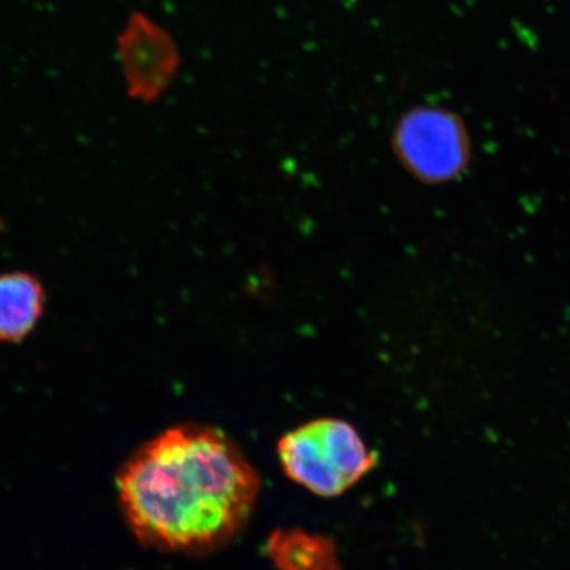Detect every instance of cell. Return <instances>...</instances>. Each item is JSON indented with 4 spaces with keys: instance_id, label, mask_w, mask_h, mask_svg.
<instances>
[{
    "instance_id": "cell-4",
    "label": "cell",
    "mask_w": 570,
    "mask_h": 570,
    "mask_svg": "<svg viewBox=\"0 0 570 570\" xmlns=\"http://www.w3.org/2000/svg\"><path fill=\"white\" fill-rule=\"evenodd\" d=\"M117 53L127 95L141 104L166 95L181 66L174 36L141 11L128 16L118 35Z\"/></svg>"
},
{
    "instance_id": "cell-1",
    "label": "cell",
    "mask_w": 570,
    "mask_h": 570,
    "mask_svg": "<svg viewBox=\"0 0 570 570\" xmlns=\"http://www.w3.org/2000/svg\"><path fill=\"white\" fill-rule=\"evenodd\" d=\"M120 510L154 550L203 554L229 543L258 498V475L239 448L214 428H170L119 470Z\"/></svg>"
},
{
    "instance_id": "cell-5",
    "label": "cell",
    "mask_w": 570,
    "mask_h": 570,
    "mask_svg": "<svg viewBox=\"0 0 570 570\" xmlns=\"http://www.w3.org/2000/svg\"><path fill=\"white\" fill-rule=\"evenodd\" d=\"M45 283L26 269L0 273V344H19L30 337L45 317Z\"/></svg>"
},
{
    "instance_id": "cell-6",
    "label": "cell",
    "mask_w": 570,
    "mask_h": 570,
    "mask_svg": "<svg viewBox=\"0 0 570 570\" xmlns=\"http://www.w3.org/2000/svg\"><path fill=\"white\" fill-rule=\"evenodd\" d=\"M269 553L277 570H334L336 556L330 541L302 532L276 533Z\"/></svg>"
},
{
    "instance_id": "cell-3",
    "label": "cell",
    "mask_w": 570,
    "mask_h": 570,
    "mask_svg": "<svg viewBox=\"0 0 570 570\" xmlns=\"http://www.w3.org/2000/svg\"><path fill=\"white\" fill-rule=\"evenodd\" d=\"M392 147L402 166L425 184L458 178L472 159V145L462 119L439 106H419L399 120Z\"/></svg>"
},
{
    "instance_id": "cell-2",
    "label": "cell",
    "mask_w": 570,
    "mask_h": 570,
    "mask_svg": "<svg viewBox=\"0 0 570 570\" xmlns=\"http://www.w3.org/2000/svg\"><path fill=\"white\" fill-rule=\"evenodd\" d=\"M279 458L285 474L321 497H336L374 466L358 432L336 419H321L284 436Z\"/></svg>"
}]
</instances>
